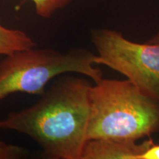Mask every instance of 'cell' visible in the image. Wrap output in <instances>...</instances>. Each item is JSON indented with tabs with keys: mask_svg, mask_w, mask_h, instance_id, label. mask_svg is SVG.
Instances as JSON below:
<instances>
[{
	"mask_svg": "<svg viewBox=\"0 0 159 159\" xmlns=\"http://www.w3.org/2000/svg\"><path fill=\"white\" fill-rule=\"evenodd\" d=\"M91 85L82 77L60 78L35 104L0 121V129L30 136L47 158L81 159L88 141Z\"/></svg>",
	"mask_w": 159,
	"mask_h": 159,
	"instance_id": "cell-1",
	"label": "cell"
},
{
	"mask_svg": "<svg viewBox=\"0 0 159 159\" xmlns=\"http://www.w3.org/2000/svg\"><path fill=\"white\" fill-rule=\"evenodd\" d=\"M87 139L139 141L159 132V101L128 80L91 85Z\"/></svg>",
	"mask_w": 159,
	"mask_h": 159,
	"instance_id": "cell-2",
	"label": "cell"
},
{
	"mask_svg": "<svg viewBox=\"0 0 159 159\" xmlns=\"http://www.w3.org/2000/svg\"><path fill=\"white\" fill-rule=\"evenodd\" d=\"M97 55L84 49L66 53L32 47L5 56L0 62V101L14 93L41 95L53 79L66 73L85 75L94 83L102 79Z\"/></svg>",
	"mask_w": 159,
	"mask_h": 159,
	"instance_id": "cell-3",
	"label": "cell"
},
{
	"mask_svg": "<svg viewBox=\"0 0 159 159\" xmlns=\"http://www.w3.org/2000/svg\"><path fill=\"white\" fill-rule=\"evenodd\" d=\"M91 41L97 49V65L118 71L144 94L159 101V43H140L120 32L94 30Z\"/></svg>",
	"mask_w": 159,
	"mask_h": 159,
	"instance_id": "cell-4",
	"label": "cell"
},
{
	"mask_svg": "<svg viewBox=\"0 0 159 159\" xmlns=\"http://www.w3.org/2000/svg\"><path fill=\"white\" fill-rule=\"evenodd\" d=\"M151 139L142 143L115 139H90L83 149L81 159H141Z\"/></svg>",
	"mask_w": 159,
	"mask_h": 159,
	"instance_id": "cell-5",
	"label": "cell"
},
{
	"mask_svg": "<svg viewBox=\"0 0 159 159\" xmlns=\"http://www.w3.org/2000/svg\"><path fill=\"white\" fill-rule=\"evenodd\" d=\"M35 47L36 43L25 32L7 28L0 23V55L7 56Z\"/></svg>",
	"mask_w": 159,
	"mask_h": 159,
	"instance_id": "cell-6",
	"label": "cell"
},
{
	"mask_svg": "<svg viewBox=\"0 0 159 159\" xmlns=\"http://www.w3.org/2000/svg\"><path fill=\"white\" fill-rule=\"evenodd\" d=\"M34 4L35 12L39 16L47 19L71 2V0H25Z\"/></svg>",
	"mask_w": 159,
	"mask_h": 159,
	"instance_id": "cell-7",
	"label": "cell"
},
{
	"mask_svg": "<svg viewBox=\"0 0 159 159\" xmlns=\"http://www.w3.org/2000/svg\"><path fill=\"white\" fill-rule=\"evenodd\" d=\"M27 154V151L22 148L0 142V159L22 158Z\"/></svg>",
	"mask_w": 159,
	"mask_h": 159,
	"instance_id": "cell-8",
	"label": "cell"
},
{
	"mask_svg": "<svg viewBox=\"0 0 159 159\" xmlns=\"http://www.w3.org/2000/svg\"><path fill=\"white\" fill-rule=\"evenodd\" d=\"M141 159H159V143L154 142V141L151 139Z\"/></svg>",
	"mask_w": 159,
	"mask_h": 159,
	"instance_id": "cell-9",
	"label": "cell"
},
{
	"mask_svg": "<svg viewBox=\"0 0 159 159\" xmlns=\"http://www.w3.org/2000/svg\"><path fill=\"white\" fill-rule=\"evenodd\" d=\"M148 42L150 43H159V30L157 31V33L155 34L153 36L151 37Z\"/></svg>",
	"mask_w": 159,
	"mask_h": 159,
	"instance_id": "cell-10",
	"label": "cell"
}]
</instances>
